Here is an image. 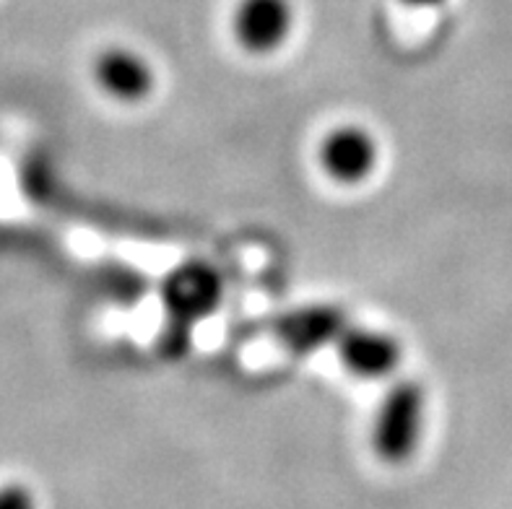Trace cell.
<instances>
[{
  "instance_id": "obj_1",
  "label": "cell",
  "mask_w": 512,
  "mask_h": 509,
  "mask_svg": "<svg viewBox=\"0 0 512 509\" xmlns=\"http://www.w3.org/2000/svg\"><path fill=\"white\" fill-rule=\"evenodd\" d=\"M427 413V387L416 377H393L370 421V452L377 463L409 465L422 450Z\"/></svg>"
},
{
  "instance_id": "obj_2",
  "label": "cell",
  "mask_w": 512,
  "mask_h": 509,
  "mask_svg": "<svg viewBox=\"0 0 512 509\" xmlns=\"http://www.w3.org/2000/svg\"><path fill=\"white\" fill-rule=\"evenodd\" d=\"M383 162V146L375 130L362 123H336L315 143V167L336 187H362Z\"/></svg>"
},
{
  "instance_id": "obj_3",
  "label": "cell",
  "mask_w": 512,
  "mask_h": 509,
  "mask_svg": "<svg viewBox=\"0 0 512 509\" xmlns=\"http://www.w3.org/2000/svg\"><path fill=\"white\" fill-rule=\"evenodd\" d=\"M89 78L99 97L117 107H141L159 91V71L146 52L112 42L94 52Z\"/></svg>"
},
{
  "instance_id": "obj_4",
  "label": "cell",
  "mask_w": 512,
  "mask_h": 509,
  "mask_svg": "<svg viewBox=\"0 0 512 509\" xmlns=\"http://www.w3.org/2000/svg\"><path fill=\"white\" fill-rule=\"evenodd\" d=\"M297 29L294 0H237L229 16L232 42L245 58H273Z\"/></svg>"
},
{
  "instance_id": "obj_5",
  "label": "cell",
  "mask_w": 512,
  "mask_h": 509,
  "mask_svg": "<svg viewBox=\"0 0 512 509\" xmlns=\"http://www.w3.org/2000/svg\"><path fill=\"white\" fill-rule=\"evenodd\" d=\"M333 348L341 369L364 382L393 380L403 364V343L380 328L346 325L333 341Z\"/></svg>"
},
{
  "instance_id": "obj_6",
  "label": "cell",
  "mask_w": 512,
  "mask_h": 509,
  "mask_svg": "<svg viewBox=\"0 0 512 509\" xmlns=\"http://www.w3.org/2000/svg\"><path fill=\"white\" fill-rule=\"evenodd\" d=\"M344 328L346 323L336 310H305L299 312L292 325H286V341H299L305 348H315V343L336 341Z\"/></svg>"
},
{
  "instance_id": "obj_7",
  "label": "cell",
  "mask_w": 512,
  "mask_h": 509,
  "mask_svg": "<svg viewBox=\"0 0 512 509\" xmlns=\"http://www.w3.org/2000/svg\"><path fill=\"white\" fill-rule=\"evenodd\" d=\"M216 281L206 276V271H182L180 281L172 284V304L177 310L206 312L214 304Z\"/></svg>"
},
{
  "instance_id": "obj_8",
  "label": "cell",
  "mask_w": 512,
  "mask_h": 509,
  "mask_svg": "<svg viewBox=\"0 0 512 509\" xmlns=\"http://www.w3.org/2000/svg\"><path fill=\"white\" fill-rule=\"evenodd\" d=\"M0 509H39L37 494L21 481H6L0 484Z\"/></svg>"
},
{
  "instance_id": "obj_9",
  "label": "cell",
  "mask_w": 512,
  "mask_h": 509,
  "mask_svg": "<svg viewBox=\"0 0 512 509\" xmlns=\"http://www.w3.org/2000/svg\"><path fill=\"white\" fill-rule=\"evenodd\" d=\"M398 3L406 8H414V11H432V8L445 6L448 0H398Z\"/></svg>"
}]
</instances>
